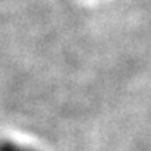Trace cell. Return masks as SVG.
Instances as JSON below:
<instances>
[{
	"instance_id": "6da1fadb",
	"label": "cell",
	"mask_w": 151,
	"mask_h": 151,
	"mask_svg": "<svg viewBox=\"0 0 151 151\" xmlns=\"http://www.w3.org/2000/svg\"><path fill=\"white\" fill-rule=\"evenodd\" d=\"M0 151H29V150L21 148V147H18L15 144H10V142H4V144L0 145Z\"/></svg>"
}]
</instances>
